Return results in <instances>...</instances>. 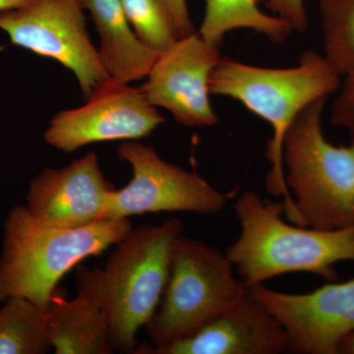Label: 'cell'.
<instances>
[{
    "label": "cell",
    "mask_w": 354,
    "mask_h": 354,
    "mask_svg": "<svg viewBox=\"0 0 354 354\" xmlns=\"http://www.w3.org/2000/svg\"><path fill=\"white\" fill-rule=\"evenodd\" d=\"M264 4L274 16L286 21L293 31L304 32L308 30L309 20L304 0H256Z\"/></svg>",
    "instance_id": "44dd1931"
},
{
    "label": "cell",
    "mask_w": 354,
    "mask_h": 354,
    "mask_svg": "<svg viewBox=\"0 0 354 354\" xmlns=\"http://www.w3.org/2000/svg\"><path fill=\"white\" fill-rule=\"evenodd\" d=\"M250 290L285 328L291 353L337 354L339 342L354 332V279L299 295L263 283Z\"/></svg>",
    "instance_id": "30bf717a"
},
{
    "label": "cell",
    "mask_w": 354,
    "mask_h": 354,
    "mask_svg": "<svg viewBox=\"0 0 354 354\" xmlns=\"http://www.w3.org/2000/svg\"><path fill=\"white\" fill-rule=\"evenodd\" d=\"M83 11L79 0H37L0 13V30L16 46L71 70L88 99L111 77L88 37Z\"/></svg>",
    "instance_id": "ba28073f"
},
{
    "label": "cell",
    "mask_w": 354,
    "mask_h": 354,
    "mask_svg": "<svg viewBox=\"0 0 354 354\" xmlns=\"http://www.w3.org/2000/svg\"><path fill=\"white\" fill-rule=\"evenodd\" d=\"M125 15L140 41L164 53L179 39L169 0H121Z\"/></svg>",
    "instance_id": "d6986e66"
},
{
    "label": "cell",
    "mask_w": 354,
    "mask_h": 354,
    "mask_svg": "<svg viewBox=\"0 0 354 354\" xmlns=\"http://www.w3.org/2000/svg\"><path fill=\"white\" fill-rule=\"evenodd\" d=\"M205 15L199 34L220 48L225 35L239 29L253 30L274 44L285 43L293 30L286 21L261 10L256 0H205Z\"/></svg>",
    "instance_id": "2e32d148"
},
{
    "label": "cell",
    "mask_w": 354,
    "mask_h": 354,
    "mask_svg": "<svg viewBox=\"0 0 354 354\" xmlns=\"http://www.w3.org/2000/svg\"><path fill=\"white\" fill-rule=\"evenodd\" d=\"M72 299L55 291L48 309L51 346L57 354H113L111 321L101 302L88 291Z\"/></svg>",
    "instance_id": "5bb4252c"
},
{
    "label": "cell",
    "mask_w": 354,
    "mask_h": 354,
    "mask_svg": "<svg viewBox=\"0 0 354 354\" xmlns=\"http://www.w3.org/2000/svg\"><path fill=\"white\" fill-rule=\"evenodd\" d=\"M342 76L324 55L314 50L302 53L298 64L288 68L255 66L221 57L211 81V95L232 97L271 125L267 157L271 169L266 187L272 195L283 197L288 220L302 225L286 183L283 141L295 118L310 104L337 92Z\"/></svg>",
    "instance_id": "6da1fadb"
},
{
    "label": "cell",
    "mask_w": 354,
    "mask_h": 354,
    "mask_svg": "<svg viewBox=\"0 0 354 354\" xmlns=\"http://www.w3.org/2000/svg\"><path fill=\"white\" fill-rule=\"evenodd\" d=\"M324 57L344 76L354 67V0H318Z\"/></svg>",
    "instance_id": "ac0fdd59"
},
{
    "label": "cell",
    "mask_w": 354,
    "mask_h": 354,
    "mask_svg": "<svg viewBox=\"0 0 354 354\" xmlns=\"http://www.w3.org/2000/svg\"><path fill=\"white\" fill-rule=\"evenodd\" d=\"M220 48L192 32L160 53L142 87L156 108L167 109L185 127H209L218 116L209 102V81L221 60Z\"/></svg>",
    "instance_id": "8fae6325"
},
{
    "label": "cell",
    "mask_w": 354,
    "mask_h": 354,
    "mask_svg": "<svg viewBox=\"0 0 354 354\" xmlns=\"http://www.w3.org/2000/svg\"><path fill=\"white\" fill-rule=\"evenodd\" d=\"M133 228L129 218L64 228L41 223L26 206L14 207L4 223L0 255V304L11 297L46 311L58 283L83 260L118 245Z\"/></svg>",
    "instance_id": "3957f363"
},
{
    "label": "cell",
    "mask_w": 354,
    "mask_h": 354,
    "mask_svg": "<svg viewBox=\"0 0 354 354\" xmlns=\"http://www.w3.org/2000/svg\"><path fill=\"white\" fill-rule=\"evenodd\" d=\"M330 111V122L348 130L354 140V67L342 78Z\"/></svg>",
    "instance_id": "ffe728a7"
},
{
    "label": "cell",
    "mask_w": 354,
    "mask_h": 354,
    "mask_svg": "<svg viewBox=\"0 0 354 354\" xmlns=\"http://www.w3.org/2000/svg\"><path fill=\"white\" fill-rule=\"evenodd\" d=\"M0 308V354H44L51 346L46 312L22 297Z\"/></svg>",
    "instance_id": "e0dca14e"
},
{
    "label": "cell",
    "mask_w": 354,
    "mask_h": 354,
    "mask_svg": "<svg viewBox=\"0 0 354 354\" xmlns=\"http://www.w3.org/2000/svg\"><path fill=\"white\" fill-rule=\"evenodd\" d=\"M234 208L241 234L225 254L249 288L291 272L333 279L335 264L354 262V225L325 230L290 225L281 218L283 203L265 201L253 191L242 193Z\"/></svg>",
    "instance_id": "277c9868"
},
{
    "label": "cell",
    "mask_w": 354,
    "mask_h": 354,
    "mask_svg": "<svg viewBox=\"0 0 354 354\" xmlns=\"http://www.w3.org/2000/svg\"><path fill=\"white\" fill-rule=\"evenodd\" d=\"M286 351L285 328L250 290L190 337L158 348L144 342L133 354H279Z\"/></svg>",
    "instance_id": "4fadbf2b"
},
{
    "label": "cell",
    "mask_w": 354,
    "mask_h": 354,
    "mask_svg": "<svg viewBox=\"0 0 354 354\" xmlns=\"http://www.w3.org/2000/svg\"><path fill=\"white\" fill-rule=\"evenodd\" d=\"M183 232L178 218L132 228L102 269L77 266V290L88 291L106 309L116 353H133L138 346L137 333L160 304Z\"/></svg>",
    "instance_id": "7a4b0ae2"
},
{
    "label": "cell",
    "mask_w": 354,
    "mask_h": 354,
    "mask_svg": "<svg viewBox=\"0 0 354 354\" xmlns=\"http://www.w3.org/2000/svg\"><path fill=\"white\" fill-rule=\"evenodd\" d=\"M225 253L198 239L180 236L172 250L164 295L146 334L153 348L190 337L248 295Z\"/></svg>",
    "instance_id": "8992f818"
},
{
    "label": "cell",
    "mask_w": 354,
    "mask_h": 354,
    "mask_svg": "<svg viewBox=\"0 0 354 354\" xmlns=\"http://www.w3.org/2000/svg\"><path fill=\"white\" fill-rule=\"evenodd\" d=\"M94 21L100 57L109 77L120 82L145 78L160 53L151 50L133 31L121 0H79Z\"/></svg>",
    "instance_id": "9a60e30c"
},
{
    "label": "cell",
    "mask_w": 354,
    "mask_h": 354,
    "mask_svg": "<svg viewBox=\"0 0 354 354\" xmlns=\"http://www.w3.org/2000/svg\"><path fill=\"white\" fill-rule=\"evenodd\" d=\"M118 155L131 167L132 178L111 193L104 220L160 212L215 215L227 203V195L206 179L165 162L153 147L125 141L118 147Z\"/></svg>",
    "instance_id": "52a82bcc"
},
{
    "label": "cell",
    "mask_w": 354,
    "mask_h": 354,
    "mask_svg": "<svg viewBox=\"0 0 354 354\" xmlns=\"http://www.w3.org/2000/svg\"><path fill=\"white\" fill-rule=\"evenodd\" d=\"M115 189L106 180L95 152L60 169H44L30 183L27 209L51 227H87L104 220L109 195Z\"/></svg>",
    "instance_id": "7c38bea8"
},
{
    "label": "cell",
    "mask_w": 354,
    "mask_h": 354,
    "mask_svg": "<svg viewBox=\"0 0 354 354\" xmlns=\"http://www.w3.org/2000/svg\"><path fill=\"white\" fill-rule=\"evenodd\" d=\"M326 99L300 111L283 141L286 183L304 227L333 230L354 225V140L335 146L321 118Z\"/></svg>",
    "instance_id": "5b68a950"
},
{
    "label": "cell",
    "mask_w": 354,
    "mask_h": 354,
    "mask_svg": "<svg viewBox=\"0 0 354 354\" xmlns=\"http://www.w3.org/2000/svg\"><path fill=\"white\" fill-rule=\"evenodd\" d=\"M37 0H0V13L32 6Z\"/></svg>",
    "instance_id": "603a6c76"
},
{
    "label": "cell",
    "mask_w": 354,
    "mask_h": 354,
    "mask_svg": "<svg viewBox=\"0 0 354 354\" xmlns=\"http://www.w3.org/2000/svg\"><path fill=\"white\" fill-rule=\"evenodd\" d=\"M169 4L179 39L194 32L186 0H169Z\"/></svg>",
    "instance_id": "7402d4cb"
},
{
    "label": "cell",
    "mask_w": 354,
    "mask_h": 354,
    "mask_svg": "<svg viewBox=\"0 0 354 354\" xmlns=\"http://www.w3.org/2000/svg\"><path fill=\"white\" fill-rule=\"evenodd\" d=\"M354 354V332L344 337L337 348V354Z\"/></svg>",
    "instance_id": "cb8c5ba5"
},
{
    "label": "cell",
    "mask_w": 354,
    "mask_h": 354,
    "mask_svg": "<svg viewBox=\"0 0 354 354\" xmlns=\"http://www.w3.org/2000/svg\"><path fill=\"white\" fill-rule=\"evenodd\" d=\"M164 122L142 88L109 78L86 104L55 115L44 137L53 148L73 153L97 142L144 138Z\"/></svg>",
    "instance_id": "9c48e42d"
}]
</instances>
